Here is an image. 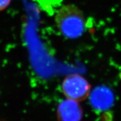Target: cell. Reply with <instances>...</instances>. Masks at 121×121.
I'll use <instances>...</instances> for the list:
<instances>
[{
    "label": "cell",
    "instance_id": "cell-1",
    "mask_svg": "<svg viewBox=\"0 0 121 121\" xmlns=\"http://www.w3.org/2000/svg\"><path fill=\"white\" fill-rule=\"evenodd\" d=\"M55 22L61 34L69 39L78 38L85 30L84 13L73 4L60 7L55 16Z\"/></svg>",
    "mask_w": 121,
    "mask_h": 121
},
{
    "label": "cell",
    "instance_id": "cell-2",
    "mask_svg": "<svg viewBox=\"0 0 121 121\" xmlns=\"http://www.w3.org/2000/svg\"><path fill=\"white\" fill-rule=\"evenodd\" d=\"M62 90L65 96L77 102H81L88 97L91 85L86 79L78 74L67 76L63 80Z\"/></svg>",
    "mask_w": 121,
    "mask_h": 121
},
{
    "label": "cell",
    "instance_id": "cell-3",
    "mask_svg": "<svg viewBox=\"0 0 121 121\" xmlns=\"http://www.w3.org/2000/svg\"><path fill=\"white\" fill-rule=\"evenodd\" d=\"M91 105L98 111L108 110L114 103V95L112 90L105 86H99L90 93Z\"/></svg>",
    "mask_w": 121,
    "mask_h": 121
},
{
    "label": "cell",
    "instance_id": "cell-4",
    "mask_svg": "<svg viewBox=\"0 0 121 121\" xmlns=\"http://www.w3.org/2000/svg\"><path fill=\"white\" fill-rule=\"evenodd\" d=\"M57 117L61 121H80L83 117L82 108L78 102L67 98L58 105Z\"/></svg>",
    "mask_w": 121,
    "mask_h": 121
},
{
    "label": "cell",
    "instance_id": "cell-5",
    "mask_svg": "<svg viewBox=\"0 0 121 121\" xmlns=\"http://www.w3.org/2000/svg\"><path fill=\"white\" fill-rule=\"evenodd\" d=\"M11 0H0V11L5 10L10 5Z\"/></svg>",
    "mask_w": 121,
    "mask_h": 121
}]
</instances>
